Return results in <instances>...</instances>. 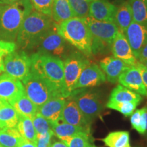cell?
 <instances>
[{
    "label": "cell",
    "instance_id": "17",
    "mask_svg": "<svg viewBox=\"0 0 147 147\" xmlns=\"http://www.w3.org/2000/svg\"><path fill=\"white\" fill-rule=\"evenodd\" d=\"M61 119L65 123L72 125L88 129L91 127V123L88 121L81 110L79 109L76 103L72 99L66 101Z\"/></svg>",
    "mask_w": 147,
    "mask_h": 147
},
{
    "label": "cell",
    "instance_id": "21",
    "mask_svg": "<svg viewBox=\"0 0 147 147\" xmlns=\"http://www.w3.org/2000/svg\"><path fill=\"white\" fill-rule=\"evenodd\" d=\"M142 101V97L138 93L119 84L112 91L109 97L108 102L122 103L134 102L140 104Z\"/></svg>",
    "mask_w": 147,
    "mask_h": 147
},
{
    "label": "cell",
    "instance_id": "32",
    "mask_svg": "<svg viewBox=\"0 0 147 147\" xmlns=\"http://www.w3.org/2000/svg\"><path fill=\"white\" fill-rule=\"evenodd\" d=\"M138 104L134 102H122L116 103L108 102L106 104V107L110 109L115 110L119 111L125 117H129L134 113Z\"/></svg>",
    "mask_w": 147,
    "mask_h": 147
},
{
    "label": "cell",
    "instance_id": "6",
    "mask_svg": "<svg viewBox=\"0 0 147 147\" xmlns=\"http://www.w3.org/2000/svg\"><path fill=\"white\" fill-rule=\"evenodd\" d=\"M22 81L25 94L38 107L53 97H61L45 80L32 71Z\"/></svg>",
    "mask_w": 147,
    "mask_h": 147
},
{
    "label": "cell",
    "instance_id": "22",
    "mask_svg": "<svg viewBox=\"0 0 147 147\" xmlns=\"http://www.w3.org/2000/svg\"><path fill=\"white\" fill-rule=\"evenodd\" d=\"M132 22L133 15L131 6L129 1H125L117 6L115 23L118 27L119 32L124 34Z\"/></svg>",
    "mask_w": 147,
    "mask_h": 147
},
{
    "label": "cell",
    "instance_id": "33",
    "mask_svg": "<svg viewBox=\"0 0 147 147\" xmlns=\"http://www.w3.org/2000/svg\"><path fill=\"white\" fill-rule=\"evenodd\" d=\"M16 45L14 42L0 40V74L4 71V59L10 53L15 51Z\"/></svg>",
    "mask_w": 147,
    "mask_h": 147
},
{
    "label": "cell",
    "instance_id": "49",
    "mask_svg": "<svg viewBox=\"0 0 147 147\" xmlns=\"http://www.w3.org/2000/svg\"><path fill=\"white\" fill-rule=\"evenodd\" d=\"M0 147H3V146H1V144H0Z\"/></svg>",
    "mask_w": 147,
    "mask_h": 147
},
{
    "label": "cell",
    "instance_id": "18",
    "mask_svg": "<svg viewBox=\"0 0 147 147\" xmlns=\"http://www.w3.org/2000/svg\"><path fill=\"white\" fill-rule=\"evenodd\" d=\"M100 68L105 74L108 82L115 84L118 82L120 75L131 67L125 62L115 57H106L100 62Z\"/></svg>",
    "mask_w": 147,
    "mask_h": 147
},
{
    "label": "cell",
    "instance_id": "37",
    "mask_svg": "<svg viewBox=\"0 0 147 147\" xmlns=\"http://www.w3.org/2000/svg\"><path fill=\"white\" fill-rule=\"evenodd\" d=\"M142 115H141V120L139 127L137 131L140 134H146L147 133V106L141 108Z\"/></svg>",
    "mask_w": 147,
    "mask_h": 147
},
{
    "label": "cell",
    "instance_id": "14",
    "mask_svg": "<svg viewBox=\"0 0 147 147\" xmlns=\"http://www.w3.org/2000/svg\"><path fill=\"white\" fill-rule=\"evenodd\" d=\"M111 51L114 57L119 59L129 66H135L137 59L134 55L129 43L124 34L118 32L112 44Z\"/></svg>",
    "mask_w": 147,
    "mask_h": 147
},
{
    "label": "cell",
    "instance_id": "10",
    "mask_svg": "<svg viewBox=\"0 0 147 147\" xmlns=\"http://www.w3.org/2000/svg\"><path fill=\"white\" fill-rule=\"evenodd\" d=\"M31 59L25 51L9 54L4 59V71L9 76L23 80L31 71Z\"/></svg>",
    "mask_w": 147,
    "mask_h": 147
},
{
    "label": "cell",
    "instance_id": "31",
    "mask_svg": "<svg viewBox=\"0 0 147 147\" xmlns=\"http://www.w3.org/2000/svg\"><path fill=\"white\" fill-rule=\"evenodd\" d=\"M74 17L85 18L89 14L90 2L88 0H68Z\"/></svg>",
    "mask_w": 147,
    "mask_h": 147
},
{
    "label": "cell",
    "instance_id": "20",
    "mask_svg": "<svg viewBox=\"0 0 147 147\" xmlns=\"http://www.w3.org/2000/svg\"><path fill=\"white\" fill-rule=\"evenodd\" d=\"M51 129L54 135L61 140V141L67 138L72 137L79 133L91 132V129L72 125L65 123L61 119H60L55 123L51 124Z\"/></svg>",
    "mask_w": 147,
    "mask_h": 147
},
{
    "label": "cell",
    "instance_id": "7",
    "mask_svg": "<svg viewBox=\"0 0 147 147\" xmlns=\"http://www.w3.org/2000/svg\"><path fill=\"white\" fill-rule=\"evenodd\" d=\"M83 54L75 53L65 59L63 62L65 97H69L83 69L90 65V61Z\"/></svg>",
    "mask_w": 147,
    "mask_h": 147
},
{
    "label": "cell",
    "instance_id": "45",
    "mask_svg": "<svg viewBox=\"0 0 147 147\" xmlns=\"http://www.w3.org/2000/svg\"><path fill=\"white\" fill-rule=\"evenodd\" d=\"M3 6H4V5H1V4H0V17H1V12H2V10H3Z\"/></svg>",
    "mask_w": 147,
    "mask_h": 147
},
{
    "label": "cell",
    "instance_id": "27",
    "mask_svg": "<svg viewBox=\"0 0 147 147\" xmlns=\"http://www.w3.org/2000/svg\"><path fill=\"white\" fill-rule=\"evenodd\" d=\"M16 128L23 138L36 144L37 134L32 119L25 116L18 115V121Z\"/></svg>",
    "mask_w": 147,
    "mask_h": 147
},
{
    "label": "cell",
    "instance_id": "8",
    "mask_svg": "<svg viewBox=\"0 0 147 147\" xmlns=\"http://www.w3.org/2000/svg\"><path fill=\"white\" fill-rule=\"evenodd\" d=\"M65 40L59 34L55 23L41 36L34 49L41 54L60 58L65 52Z\"/></svg>",
    "mask_w": 147,
    "mask_h": 147
},
{
    "label": "cell",
    "instance_id": "15",
    "mask_svg": "<svg viewBox=\"0 0 147 147\" xmlns=\"http://www.w3.org/2000/svg\"><path fill=\"white\" fill-rule=\"evenodd\" d=\"M117 6L108 0H95L90 2L89 16L100 21H115Z\"/></svg>",
    "mask_w": 147,
    "mask_h": 147
},
{
    "label": "cell",
    "instance_id": "38",
    "mask_svg": "<svg viewBox=\"0 0 147 147\" xmlns=\"http://www.w3.org/2000/svg\"><path fill=\"white\" fill-rule=\"evenodd\" d=\"M141 115H142V110L139 109L134 112V113L131 115V117L130 121H131V126L136 131L139 127L140 123Z\"/></svg>",
    "mask_w": 147,
    "mask_h": 147
},
{
    "label": "cell",
    "instance_id": "34",
    "mask_svg": "<svg viewBox=\"0 0 147 147\" xmlns=\"http://www.w3.org/2000/svg\"><path fill=\"white\" fill-rule=\"evenodd\" d=\"M32 122L35 130H36L37 136L47 133V132L52 130L50 122L47 119H45V117H42L38 113V111L36 113V115H35L34 119H32Z\"/></svg>",
    "mask_w": 147,
    "mask_h": 147
},
{
    "label": "cell",
    "instance_id": "41",
    "mask_svg": "<svg viewBox=\"0 0 147 147\" xmlns=\"http://www.w3.org/2000/svg\"><path fill=\"white\" fill-rule=\"evenodd\" d=\"M16 147H37L36 143L32 142L30 141L27 140L25 139H23L21 142Z\"/></svg>",
    "mask_w": 147,
    "mask_h": 147
},
{
    "label": "cell",
    "instance_id": "4",
    "mask_svg": "<svg viewBox=\"0 0 147 147\" xmlns=\"http://www.w3.org/2000/svg\"><path fill=\"white\" fill-rule=\"evenodd\" d=\"M51 16L32 11L24 20L16 37L22 49H33L41 36L53 25Z\"/></svg>",
    "mask_w": 147,
    "mask_h": 147
},
{
    "label": "cell",
    "instance_id": "16",
    "mask_svg": "<svg viewBox=\"0 0 147 147\" xmlns=\"http://www.w3.org/2000/svg\"><path fill=\"white\" fill-rule=\"evenodd\" d=\"M118 82L121 85L140 95H147L141 74L136 66H131L125 69L120 75Z\"/></svg>",
    "mask_w": 147,
    "mask_h": 147
},
{
    "label": "cell",
    "instance_id": "46",
    "mask_svg": "<svg viewBox=\"0 0 147 147\" xmlns=\"http://www.w3.org/2000/svg\"><path fill=\"white\" fill-rule=\"evenodd\" d=\"M144 66V67H146V68H147V60H146V61H143L142 63H141Z\"/></svg>",
    "mask_w": 147,
    "mask_h": 147
},
{
    "label": "cell",
    "instance_id": "25",
    "mask_svg": "<svg viewBox=\"0 0 147 147\" xmlns=\"http://www.w3.org/2000/svg\"><path fill=\"white\" fill-rule=\"evenodd\" d=\"M17 113L20 115L25 116L32 120L38 111V107L34 104L27 96L23 94L11 104Z\"/></svg>",
    "mask_w": 147,
    "mask_h": 147
},
{
    "label": "cell",
    "instance_id": "48",
    "mask_svg": "<svg viewBox=\"0 0 147 147\" xmlns=\"http://www.w3.org/2000/svg\"><path fill=\"white\" fill-rule=\"evenodd\" d=\"M88 1H89V2H91V1H95V0H88Z\"/></svg>",
    "mask_w": 147,
    "mask_h": 147
},
{
    "label": "cell",
    "instance_id": "39",
    "mask_svg": "<svg viewBox=\"0 0 147 147\" xmlns=\"http://www.w3.org/2000/svg\"><path fill=\"white\" fill-rule=\"evenodd\" d=\"M135 66L139 69L140 72L141 74V76H142L143 83L144 84V87L146 88V90L147 92V68L146 67H144L142 63H140L138 61L137 62L136 65Z\"/></svg>",
    "mask_w": 147,
    "mask_h": 147
},
{
    "label": "cell",
    "instance_id": "35",
    "mask_svg": "<svg viewBox=\"0 0 147 147\" xmlns=\"http://www.w3.org/2000/svg\"><path fill=\"white\" fill-rule=\"evenodd\" d=\"M33 7L37 12L51 16L54 0H31Z\"/></svg>",
    "mask_w": 147,
    "mask_h": 147
},
{
    "label": "cell",
    "instance_id": "5",
    "mask_svg": "<svg viewBox=\"0 0 147 147\" xmlns=\"http://www.w3.org/2000/svg\"><path fill=\"white\" fill-rule=\"evenodd\" d=\"M92 38V53H104L110 49L116 36L119 32L114 22L100 21L89 16L85 18Z\"/></svg>",
    "mask_w": 147,
    "mask_h": 147
},
{
    "label": "cell",
    "instance_id": "3",
    "mask_svg": "<svg viewBox=\"0 0 147 147\" xmlns=\"http://www.w3.org/2000/svg\"><path fill=\"white\" fill-rule=\"evenodd\" d=\"M55 25L59 34L65 41L87 57L93 55L91 34L85 18L73 17Z\"/></svg>",
    "mask_w": 147,
    "mask_h": 147
},
{
    "label": "cell",
    "instance_id": "24",
    "mask_svg": "<svg viewBox=\"0 0 147 147\" xmlns=\"http://www.w3.org/2000/svg\"><path fill=\"white\" fill-rule=\"evenodd\" d=\"M18 121V114L12 106L3 102L0 105V129L15 128Z\"/></svg>",
    "mask_w": 147,
    "mask_h": 147
},
{
    "label": "cell",
    "instance_id": "26",
    "mask_svg": "<svg viewBox=\"0 0 147 147\" xmlns=\"http://www.w3.org/2000/svg\"><path fill=\"white\" fill-rule=\"evenodd\" d=\"M102 140L108 147H131L129 133L126 131L110 132Z\"/></svg>",
    "mask_w": 147,
    "mask_h": 147
},
{
    "label": "cell",
    "instance_id": "12",
    "mask_svg": "<svg viewBox=\"0 0 147 147\" xmlns=\"http://www.w3.org/2000/svg\"><path fill=\"white\" fill-rule=\"evenodd\" d=\"M124 35L129 43L134 55L138 59L140 53L147 42V23L132 22Z\"/></svg>",
    "mask_w": 147,
    "mask_h": 147
},
{
    "label": "cell",
    "instance_id": "19",
    "mask_svg": "<svg viewBox=\"0 0 147 147\" xmlns=\"http://www.w3.org/2000/svg\"><path fill=\"white\" fill-rule=\"evenodd\" d=\"M66 102L63 97H55L38 107V113L53 124L61 118L64 106Z\"/></svg>",
    "mask_w": 147,
    "mask_h": 147
},
{
    "label": "cell",
    "instance_id": "13",
    "mask_svg": "<svg viewBox=\"0 0 147 147\" xmlns=\"http://www.w3.org/2000/svg\"><path fill=\"white\" fill-rule=\"evenodd\" d=\"M106 78L100 66L93 63L85 67L80 74L74 87V91L100 85L106 81Z\"/></svg>",
    "mask_w": 147,
    "mask_h": 147
},
{
    "label": "cell",
    "instance_id": "36",
    "mask_svg": "<svg viewBox=\"0 0 147 147\" xmlns=\"http://www.w3.org/2000/svg\"><path fill=\"white\" fill-rule=\"evenodd\" d=\"M53 135L54 134L51 130L47 133L37 136V147H50L51 138Z\"/></svg>",
    "mask_w": 147,
    "mask_h": 147
},
{
    "label": "cell",
    "instance_id": "30",
    "mask_svg": "<svg viewBox=\"0 0 147 147\" xmlns=\"http://www.w3.org/2000/svg\"><path fill=\"white\" fill-rule=\"evenodd\" d=\"M68 147H97L90 133L82 132L62 140Z\"/></svg>",
    "mask_w": 147,
    "mask_h": 147
},
{
    "label": "cell",
    "instance_id": "43",
    "mask_svg": "<svg viewBox=\"0 0 147 147\" xmlns=\"http://www.w3.org/2000/svg\"><path fill=\"white\" fill-rule=\"evenodd\" d=\"M17 1H18V0H0V4L3 5H10Z\"/></svg>",
    "mask_w": 147,
    "mask_h": 147
},
{
    "label": "cell",
    "instance_id": "28",
    "mask_svg": "<svg viewBox=\"0 0 147 147\" xmlns=\"http://www.w3.org/2000/svg\"><path fill=\"white\" fill-rule=\"evenodd\" d=\"M23 139L16 127L0 129V144L3 147H16Z\"/></svg>",
    "mask_w": 147,
    "mask_h": 147
},
{
    "label": "cell",
    "instance_id": "44",
    "mask_svg": "<svg viewBox=\"0 0 147 147\" xmlns=\"http://www.w3.org/2000/svg\"><path fill=\"white\" fill-rule=\"evenodd\" d=\"M108 1L113 3L114 5H120L121 3L124 2L125 0H108Z\"/></svg>",
    "mask_w": 147,
    "mask_h": 147
},
{
    "label": "cell",
    "instance_id": "11",
    "mask_svg": "<svg viewBox=\"0 0 147 147\" xmlns=\"http://www.w3.org/2000/svg\"><path fill=\"white\" fill-rule=\"evenodd\" d=\"M23 84L18 79L3 74L0 76V99L10 105L25 94Z\"/></svg>",
    "mask_w": 147,
    "mask_h": 147
},
{
    "label": "cell",
    "instance_id": "47",
    "mask_svg": "<svg viewBox=\"0 0 147 147\" xmlns=\"http://www.w3.org/2000/svg\"><path fill=\"white\" fill-rule=\"evenodd\" d=\"M3 102H5V101H3V100H1V99H0V105H1V104H2V103H3Z\"/></svg>",
    "mask_w": 147,
    "mask_h": 147
},
{
    "label": "cell",
    "instance_id": "23",
    "mask_svg": "<svg viewBox=\"0 0 147 147\" xmlns=\"http://www.w3.org/2000/svg\"><path fill=\"white\" fill-rule=\"evenodd\" d=\"M51 17L57 25L74 17L68 0H54Z\"/></svg>",
    "mask_w": 147,
    "mask_h": 147
},
{
    "label": "cell",
    "instance_id": "9",
    "mask_svg": "<svg viewBox=\"0 0 147 147\" xmlns=\"http://www.w3.org/2000/svg\"><path fill=\"white\" fill-rule=\"evenodd\" d=\"M70 97L75 101L79 109L91 123L98 117L103 110L100 95L95 92L76 89Z\"/></svg>",
    "mask_w": 147,
    "mask_h": 147
},
{
    "label": "cell",
    "instance_id": "29",
    "mask_svg": "<svg viewBox=\"0 0 147 147\" xmlns=\"http://www.w3.org/2000/svg\"><path fill=\"white\" fill-rule=\"evenodd\" d=\"M131 6L133 21L147 23V0H129Z\"/></svg>",
    "mask_w": 147,
    "mask_h": 147
},
{
    "label": "cell",
    "instance_id": "40",
    "mask_svg": "<svg viewBox=\"0 0 147 147\" xmlns=\"http://www.w3.org/2000/svg\"><path fill=\"white\" fill-rule=\"evenodd\" d=\"M137 59L138 60V62H140V63H142L143 61L147 60V42L141 50Z\"/></svg>",
    "mask_w": 147,
    "mask_h": 147
},
{
    "label": "cell",
    "instance_id": "1",
    "mask_svg": "<svg viewBox=\"0 0 147 147\" xmlns=\"http://www.w3.org/2000/svg\"><path fill=\"white\" fill-rule=\"evenodd\" d=\"M30 59L31 71L65 98L63 61L57 57L39 53H34Z\"/></svg>",
    "mask_w": 147,
    "mask_h": 147
},
{
    "label": "cell",
    "instance_id": "2",
    "mask_svg": "<svg viewBox=\"0 0 147 147\" xmlns=\"http://www.w3.org/2000/svg\"><path fill=\"white\" fill-rule=\"evenodd\" d=\"M31 0H18L3 6L0 17V40L14 42L24 20L33 11Z\"/></svg>",
    "mask_w": 147,
    "mask_h": 147
},
{
    "label": "cell",
    "instance_id": "42",
    "mask_svg": "<svg viewBox=\"0 0 147 147\" xmlns=\"http://www.w3.org/2000/svg\"><path fill=\"white\" fill-rule=\"evenodd\" d=\"M50 147H68L64 143L63 141H61V142H55L53 143L52 144H51Z\"/></svg>",
    "mask_w": 147,
    "mask_h": 147
}]
</instances>
